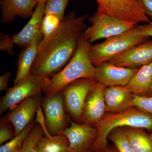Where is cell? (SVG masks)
<instances>
[{
	"label": "cell",
	"mask_w": 152,
	"mask_h": 152,
	"mask_svg": "<svg viewBox=\"0 0 152 152\" xmlns=\"http://www.w3.org/2000/svg\"><path fill=\"white\" fill-rule=\"evenodd\" d=\"M88 18L87 14L77 17L75 11L64 16L56 29L39 44L30 75L47 78L61 70L75 54Z\"/></svg>",
	"instance_id": "1"
},
{
	"label": "cell",
	"mask_w": 152,
	"mask_h": 152,
	"mask_svg": "<svg viewBox=\"0 0 152 152\" xmlns=\"http://www.w3.org/2000/svg\"><path fill=\"white\" fill-rule=\"evenodd\" d=\"M91 45L83 36L79 40L75 54L67 64L61 70L45 78L43 89L45 97L60 92L66 86L79 79L94 77L95 67L89 54Z\"/></svg>",
	"instance_id": "2"
},
{
	"label": "cell",
	"mask_w": 152,
	"mask_h": 152,
	"mask_svg": "<svg viewBox=\"0 0 152 152\" xmlns=\"http://www.w3.org/2000/svg\"><path fill=\"white\" fill-rule=\"evenodd\" d=\"M93 126L97 130V136L89 151L96 152L107 146L109 134L115 128L129 127L151 129L152 115L132 107L123 111L106 113L101 121Z\"/></svg>",
	"instance_id": "3"
},
{
	"label": "cell",
	"mask_w": 152,
	"mask_h": 152,
	"mask_svg": "<svg viewBox=\"0 0 152 152\" xmlns=\"http://www.w3.org/2000/svg\"><path fill=\"white\" fill-rule=\"evenodd\" d=\"M142 34L138 26L125 32L106 39L100 43L91 45L90 60L95 67L110 61L127 50L149 39Z\"/></svg>",
	"instance_id": "4"
},
{
	"label": "cell",
	"mask_w": 152,
	"mask_h": 152,
	"mask_svg": "<svg viewBox=\"0 0 152 152\" xmlns=\"http://www.w3.org/2000/svg\"><path fill=\"white\" fill-rule=\"evenodd\" d=\"M45 78L30 75L12 88H8L0 100V114L12 111L28 98L40 95Z\"/></svg>",
	"instance_id": "5"
},
{
	"label": "cell",
	"mask_w": 152,
	"mask_h": 152,
	"mask_svg": "<svg viewBox=\"0 0 152 152\" xmlns=\"http://www.w3.org/2000/svg\"><path fill=\"white\" fill-rule=\"evenodd\" d=\"M96 83L97 82L94 77L79 79L60 91L66 113L74 122L78 124L79 122H82L86 98L90 90Z\"/></svg>",
	"instance_id": "6"
},
{
	"label": "cell",
	"mask_w": 152,
	"mask_h": 152,
	"mask_svg": "<svg viewBox=\"0 0 152 152\" xmlns=\"http://www.w3.org/2000/svg\"><path fill=\"white\" fill-rule=\"evenodd\" d=\"M91 26L85 30V37L91 43L103 39L118 35L135 27L132 22L126 21L104 14L95 12L89 18Z\"/></svg>",
	"instance_id": "7"
},
{
	"label": "cell",
	"mask_w": 152,
	"mask_h": 152,
	"mask_svg": "<svg viewBox=\"0 0 152 152\" xmlns=\"http://www.w3.org/2000/svg\"><path fill=\"white\" fill-rule=\"evenodd\" d=\"M97 12L123 20L139 23H151L139 0H96Z\"/></svg>",
	"instance_id": "8"
},
{
	"label": "cell",
	"mask_w": 152,
	"mask_h": 152,
	"mask_svg": "<svg viewBox=\"0 0 152 152\" xmlns=\"http://www.w3.org/2000/svg\"><path fill=\"white\" fill-rule=\"evenodd\" d=\"M44 124L51 135L63 134L70 124V118L66 113L61 93L42 100Z\"/></svg>",
	"instance_id": "9"
},
{
	"label": "cell",
	"mask_w": 152,
	"mask_h": 152,
	"mask_svg": "<svg viewBox=\"0 0 152 152\" xmlns=\"http://www.w3.org/2000/svg\"><path fill=\"white\" fill-rule=\"evenodd\" d=\"M138 69L118 66L107 62L95 67L94 78L105 87L126 86L138 71Z\"/></svg>",
	"instance_id": "10"
},
{
	"label": "cell",
	"mask_w": 152,
	"mask_h": 152,
	"mask_svg": "<svg viewBox=\"0 0 152 152\" xmlns=\"http://www.w3.org/2000/svg\"><path fill=\"white\" fill-rule=\"evenodd\" d=\"M97 130L93 125L79 124L70 119V126L63 132L69 142V148L75 152H87L97 136Z\"/></svg>",
	"instance_id": "11"
},
{
	"label": "cell",
	"mask_w": 152,
	"mask_h": 152,
	"mask_svg": "<svg viewBox=\"0 0 152 152\" xmlns=\"http://www.w3.org/2000/svg\"><path fill=\"white\" fill-rule=\"evenodd\" d=\"M118 66L138 69L152 62V39L127 50L109 61Z\"/></svg>",
	"instance_id": "12"
},
{
	"label": "cell",
	"mask_w": 152,
	"mask_h": 152,
	"mask_svg": "<svg viewBox=\"0 0 152 152\" xmlns=\"http://www.w3.org/2000/svg\"><path fill=\"white\" fill-rule=\"evenodd\" d=\"M46 3H38L31 19L23 29L12 37L15 44L24 48L35 41H41L44 36L42 29V23L45 15Z\"/></svg>",
	"instance_id": "13"
},
{
	"label": "cell",
	"mask_w": 152,
	"mask_h": 152,
	"mask_svg": "<svg viewBox=\"0 0 152 152\" xmlns=\"http://www.w3.org/2000/svg\"><path fill=\"white\" fill-rule=\"evenodd\" d=\"M106 87L96 83L90 90L85 101L82 123L93 125L103 118L106 113L104 91Z\"/></svg>",
	"instance_id": "14"
},
{
	"label": "cell",
	"mask_w": 152,
	"mask_h": 152,
	"mask_svg": "<svg viewBox=\"0 0 152 152\" xmlns=\"http://www.w3.org/2000/svg\"><path fill=\"white\" fill-rule=\"evenodd\" d=\"M40 95L28 98L23 101L17 107L11 111L4 119L13 126L15 136L18 135L32 120L41 105Z\"/></svg>",
	"instance_id": "15"
},
{
	"label": "cell",
	"mask_w": 152,
	"mask_h": 152,
	"mask_svg": "<svg viewBox=\"0 0 152 152\" xmlns=\"http://www.w3.org/2000/svg\"><path fill=\"white\" fill-rule=\"evenodd\" d=\"M37 4L34 0H1V22L10 23L16 16L27 19L31 17Z\"/></svg>",
	"instance_id": "16"
},
{
	"label": "cell",
	"mask_w": 152,
	"mask_h": 152,
	"mask_svg": "<svg viewBox=\"0 0 152 152\" xmlns=\"http://www.w3.org/2000/svg\"><path fill=\"white\" fill-rule=\"evenodd\" d=\"M134 96L125 86L107 87L104 91L106 113L123 111L133 107Z\"/></svg>",
	"instance_id": "17"
},
{
	"label": "cell",
	"mask_w": 152,
	"mask_h": 152,
	"mask_svg": "<svg viewBox=\"0 0 152 152\" xmlns=\"http://www.w3.org/2000/svg\"><path fill=\"white\" fill-rule=\"evenodd\" d=\"M40 41H36L23 48L19 53L18 60L16 75L14 80V85L17 84L30 75L31 69L37 53Z\"/></svg>",
	"instance_id": "18"
},
{
	"label": "cell",
	"mask_w": 152,
	"mask_h": 152,
	"mask_svg": "<svg viewBox=\"0 0 152 152\" xmlns=\"http://www.w3.org/2000/svg\"><path fill=\"white\" fill-rule=\"evenodd\" d=\"M152 62L140 68L125 88L134 94H142L151 91Z\"/></svg>",
	"instance_id": "19"
},
{
	"label": "cell",
	"mask_w": 152,
	"mask_h": 152,
	"mask_svg": "<svg viewBox=\"0 0 152 152\" xmlns=\"http://www.w3.org/2000/svg\"><path fill=\"white\" fill-rule=\"evenodd\" d=\"M38 148L39 152H75L63 134L43 136L38 142Z\"/></svg>",
	"instance_id": "20"
},
{
	"label": "cell",
	"mask_w": 152,
	"mask_h": 152,
	"mask_svg": "<svg viewBox=\"0 0 152 152\" xmlns=\"http://www.w3.org/2000/svg\"><path fill=\"white\" fill-rule=\"evenodd\" d=\"M123 128L136 152H152V140L141 128Z\"/></svg>",
	"instance_id": "21"
},
{
	"label": "cell",
	"mask_w": 152,
	"mask_h": 152,
	"mask_svg": "<svg viewBox=\"0 0 152 152\" xmlns=\"http://www.w3.org/2000/svg\"><path fill=\"white\" fill-rule=\"evenodd\" d=\"M108 139L118 152H136L123 127L113 129L109 134Z\"/></svg>",
	"instance_id": "22"
},
{
	"label": "cell",
	"mask_w": 152,
	"mask_h": 152,
	"mask_svg": "<svg viewBox=\"0 0 152 152\" xmlns=\"http://www.w3.org/2000/svg\"><path fill=\"white\" fill-rule=\"evenodd\" d=\"M44 135V130L40 124L34 125L18 152H39L38 142Z\"/></svg>",
	"instance_id": "23"
},
{
	"label": "cell",
	"mask_w": 152,
	"mask_h": 152,
	"mask_svg": "<svg viewBox=\"0 0 152 152\" xmlns=\"http://www.w3.org/2000/svg\"><path fill=\"white\" fill-rule=\"evenodd\" d=\"M34 125L32 123H31L18 135L15 136L13 138L4 145H1L0 152H18L30 134Z\"/></svg>",
	"instance_id": "24"
},
{
	"label": "cell",
	"mask_w": 152,
	"mask_h": 152,
	"mask_svg": "<svg viewBox=\"0 0 152 152\" xmlns=\"http://www.w3.org/2000/svg\"><path fill=\"white\" fill-rule=\"evenodd\" d=\"M69 0H48L46 3L45 15L51 14L61 20L64 19L65 11Z\"/></svg>",
	"instance_id": "25"
},
{
	"label": "cell",
	"mask_w": 152,
	"mask_h": 152,
	"mask_svg": "<svg viewBox=\"0 0 152 152\" xmlns=\"http://www.w3.org/2000/svg\"><path fill=\"white\" fill-rule=\"evenodd\" d=\"M61 21L55 15L45 14L42 23V29L43 38L47 37L53 32L58 26Z\"/></svg>",
	"instance_id": "26"
},
{
	"label": "cell",
	"mask_w": 152,
	"mask_h": 152,
	"mask_svg": "<svg viewBox=\"0 0 152 152\" xmlns=\"http://www.w3.org/2000/svg\"><path fill=\"white\" fill-rule=\"evenodd\" d=\"M15 137L13 126L4 118H1L0 122V145H2Z\"/></svg>",
	"instance_id": "27"
},
{
	"label": "cell",
	"mask_w": 152,
	"mask_h": 152,
	"mask_svg": "<svg viewBox=\"0 0 152 152\" xmlns=\"http://www.w3.org/2000/svg\"><path fill=\"white\" fill-rule=\"evenodd\" d=\"M132 105L140 110L152 115V95L146 97L134 94Z\"/></svg>",
	"instance_id": "28"
},
{
	"label": "cell",
	"mask_w": 152,
	"mask_h": 152,
	"mask_svg": "<svg viewBox=\"0 0 152 152\" xmlns=\"http://www.w3.org/2000/svg\"><path fill=\"white\" fill-rule=\"evenodd\" d=\"M14 43L12 37L1 31L0 34V50L7 52L11 55L15 54L13 52Z\"/></svg>",
	"instance_id": "29"
},
{
	"label": "cell",
	"mask_w": 152,
	"mask_h": 152,
	"mask_svg": "<svg viewBox=\"0 0 152 152\" xmlns=\"http://www.w3.org/2000/svg\"><path fill=\"white\" fill-rule=\"evenodd\" d=\"M146 15L152 20V0H139Z\"/></svg>",
	"instance_id": "30"
},
{
	"label": "cell",
	"mask_w": 152,
	"mask_h": 152,
	"mask_svg": "<svg viewBox=\"0 0 152 152\" xmlns=\"http://www.w3.org/2000/svg\"><path fill=\"white\" fill-rule=\"evenodd\" d=\"M11 76V73L7 72L0 77V91L7 89L9 79Z\"/></svg>",
	"instance_id": "31"
},
{
	"label": "cell",
	"mask_w": 152,
	"mask_h": 152,
	"mask_svg": "<svg viewBox=\"0 0 152 152\" xmlns=\"http://www.w3.org/2000/svg\"><path fill=\"white\" fill-rule=\"evenodd\" d=\"M139 28L141 30L142 34L144 36L148 37H152V23L146 24L143 25H139Z\"/></svg>",
	"instance_id": "32"
},
{
	"label": "cell",
	"mask_w": 152,
	"mask_h": 152,
	"mask_svg": "<svg viewBox=\"0 0 152 152\" xmlns=\"http://www.w3.org/2000/svg\"><path fill=\"white\" fill-rule=\"evenodd\" d=\"M87 152H93L91 151H88ZM96 152H118L117 151L116 149L115 148V147H113L110 146L108 145L103 150H101L100 151Z\"/></svg>",
	"instance_id": "33"
},
{
	"label": "cell",
	"mask_w": 152,
	"mask_h": 152,
	"mask_svg": "<svg viewBox=\"0 0 152 152\" xmlns=\"http://www.w3.org/2000/svg\"><path fill=\"white\" fill-rule=\"evenodd\" d=\"M37 3H46L48 0H34Z\"/></svg>",
	"instance_id": "34"
},
{
	"label": "cell",
	"mask_w": 152,
	"mask_h": 152,
	"mask_svg": "<svg viewBox=\"0 0 152 152\" xmlns=\"http://www.w3.org/2000/svg\"><path fill=\"white\" fill-rule=\"evenodd\" d=\"M150 137H151V140H152V134H151V135L150 136Z\"/></svg>",
	"instance_id": "35"
},
{
	"label": "cell",
	"mask_w": 152,
	"mask_h": 152,
	"mask_svg": "<svg viewBox=\"0 0 152 152\" xmlns=\"http://www.w3.org/2000/svg\"><path fill=\"white\" fill-rule=\"evenodd\" d=\"M151 94H152V86H151Z\"/></svg>",
	"instance_id": "36"
}]
</instances>
